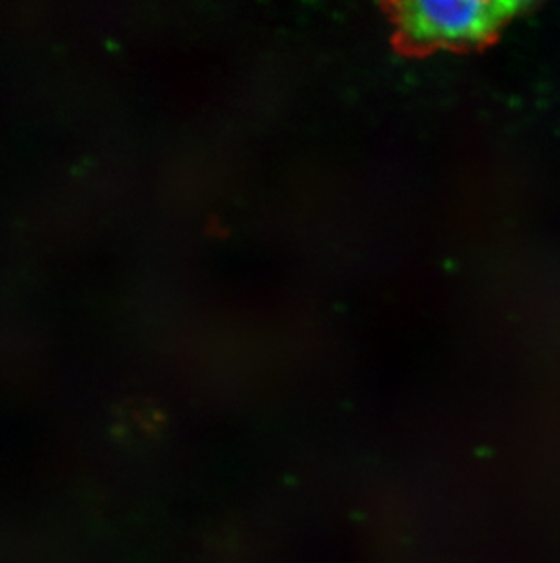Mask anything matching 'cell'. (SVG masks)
<instances>
[{
	"instance_id": "6da1fadb",
	"label": "cell",
	"mask_w": 560,
	"mask_h": 563,
	"mask_svg": "<svg viewBox=\"0 0 560 563\" xmlns=\"http://www.w3.org/2000/svg\"><path fill=\"white\" fill-rule=\"evenodd\" d=\"M528 8L501 0H407L395 5L393 16L410 43L459 48L486 43Z\"/></svg>"
}]
</instances>
